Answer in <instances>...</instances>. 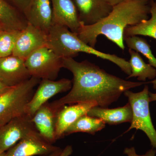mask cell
Segmentation results:
<instances>
[{
    "label": "cell",
    "mask_w": 156,
    "mask_h": 156,
    "mask_svg": "<svg viewBox=\"0 0 156 156\" xmlns=\"http://www.w3.org/2000/svg\"><path fill=\"white\" fill-rule=\"evenodd\" d=\"M36 130L31 117L25 114L10 120L0 126V151L5 152Z\"/></svg>",
    "instance_id": "obj_7"
},
{
    "label": "cell",
    "mask_w": 156,
    "mask_h": 156,
    "mask_svg": "<svg viewBox=\"0 0 156 156\" xmlns=\"http://www.w3.org/2000/svg\"><path fill=\"white\" fill-rule=\"evenodd\" d=\"M50 0H32L24 13L28 23L48 34L52 22V9Z\"/></svg>",
    "instance_id": "obj_15"
},
{
    "label": "cell",
    "mask_w": 156,
    "mask_h": 156,
    "mask_svg": "<svg viewBox=\"0 0 156 156\" xmlns=\"http://www.w3.org/2000/svg\"><path fill=\"white\" fill-rule=\"evenodd\" d=\"M62 67L73 76L72 87L64 97L50 103L58 112L66 105L94 101L98 106L107 108L127 90L152 83L134 82L112 75L87 60L79 62L73 58H62Z\"/></svg>",
    "instance_id": "obj_1"
},
{
    "label": "cell",
    "mask_w": 156,
    "mask_h": 156,
    "mask_svg": "<svg viewBox=\"0 0 156 156\" xmlns=\"http://www.w3.org/2000/svg\"><path fill=\"white\" fill-rule=\"evenodd\" d=\"M62 150L60 149L59 150L56 151L55 152L53 153L50 154L48 155L45 156H59L60 154H61L62 151Z\"/></svg>",
    "instance_id": "obj_30"
},
{
    "label": "cell",
    "mask_w": 156,
    "mask_h": 156,
    "mask_svg": "<svg viewBox=\"0 0 156 156\" xmlns=\"http://www.w3.org/2000/svg\"><path fill=\"white\" fill-rule=\"evenodd\" d=\"M72 87V81L67 79L58 81L42 80L37 91L26 105L25 114L32 118L37 111L50 98L58 93L69 91Z\"/></svg>",
    "instance_id": "obj_8"
},
{
    "label": "cell",
    "mask_w": 156,
    "mask_h": 156,
    "mask_svg": "<svg viewBox=\"0 0 156 156\" xmlns=\"http://www.w3.org/2000/svg\"><path fill=\"white\" fill-rule=\"evenodd\" d=\"M5 153L6 152H1L0 151V156H5Z\"/></svg>",
    "instance_id": "obj_31"
},
{
    "label": "cell",
    "mask_w": 156,
    "mask_h": 156,
    "mask_svg": "<svg viewBox=\"0 0 156 156\" xmlns=\"http://www.w3.org/2000/svg\"><path fill=\"white\" fill-rule=\"evenodd\" d=\"M28 23L23 13L5 0H0V26L3 30L21 31Z\"/></svg>",
    "instance_id": "obj_18"
},
{
    "label": "cell",
    "mask_w": 156,
    "mask_h": 156,
    "mask_svg": "<svg viewBox=\"0 0 156 156\" xmlns=\"http://www.w3.org/2000/svg\"><path fill=\"white\" fill-rule=\"evenodd\" d=\"M152 1L126 0L113 6L110 14L97 23L92 25L82 23L78 36L95 48L98 37L102 35L124 50V31L127 27L137 25L150 18Z\"/></svg>",
    "instance_id": "obj_2"
},
{
    "label": "cell",
    "mask_w": 156,
    "mask_h": 156,
    "mask_svg": "<svg viewBox=\"0 0 156 156\" xmlns=\"http://www.w3.org/2000/svg\"><path fill=\"white\" fill-rule=\"evenodd\" d=\"M53 24L64 26L77 34L82 23L72 0H50Z\"/></svg>",
    "instance_id": "obj_14"
},
{
    "label": "cell",
    "mask_w": 156,
    "mask_h": 156,
    "mask_svg": "<svg viewBox=\"0 0 156 156\" xmlns=\"http://www.w3.org/2000/svg\"><path fill=\"white\" fill-rule=\"evenodd\" d=\"M8 3L24 14L32 0H5Z\"/></svg>",
    "instance_id": "obj_24"
},
{
    "label": "cell",
    "mask_w": 156,
    "mask_h": 156,
    "mask_svg": "<svg viewBox=\"0 0 156 156\" xmlns=\"http://www.w3.org/2000/svg\"><path fill=\"white\" fill-rule=\"evenodd\" d=\"M151 17L136 25L128 26L125 29L124 37L141 35L149 37L156 40V0L151 5Z\"/></svg>",
    "instance_id": "obj_20"
},
{
    "label": "cell",
    "mask_w": 156,
    "mask_h": 156,
    "mask_svg": "<svg viewBox=\"0 0 156 156\" xmlns=\"http://www.w3.org/2000/svg\"><path fill=\"white\" fill-rule=\"evenodd\" d=\"M60 149L46 141L36 130L7 151L5 156H47Z\"/></svg>",
    "instance_id": "obj_9"
},
{
    "label": "cell",
    "mask_w": 156,
    "mask_h": 156,
    "mask_svg": "<svg viewBox=\"0 0 156 156\" xmlns=\"http://www.w3.org/2000/svg\"><path fill=\"white\" fill-rule=\"evenodd\" d=\"M124 41L129 49L142 54L148 60L149 64L156 69V58L153 54L150 45L145 39L137 36L124 37Z\"/></svg>",
    "instance_id": "obj_22"
},
{
    "label": "cell",
    "mask_w": 156,
    "mask_h": 156,
    "mask_svg": "<svg viewBox=\"0 0 156 156\" xmlns=\"http://www.w3.org/2000/svg\"><path fill=\"white\" fill-rule=\"evenodd\" d=\"M41 80L31 77L0 95V126L25 114L26 105L32 97L34 89Z\"/></svg>",
    "instance_id": "obj_4"
},
{
    "label": "cell",
    "mask_w": 156,
    "mask_h": 156,
    "mask_svg": "<svg viewBox=\"0 0 156 156\" xmlns=\"http://www.w3.org/2000/svg\"><path fill=\"white\" fill-rule=\"evenodd\" d=\"M77 11L80 21L85 25L99 22L110 14L113 6L106 0H72Z\"/></svg>",
    "instance_id": "obj_13"
},
{
    "label": "cell",
    "mask_w": 156,
    "mask_h": 156,
    "mask_svg": "<svg viewBox=\"0 0 156 156\" xmlns=\"http://www.w3.org/2000/svg\"><path fill=\"white\" fill-rule=\"evenodd\" d=\"M57 112L48 102L38 109L32 118L33 122L40 135L49 143L56 141L55 127Z\"/></svg>",
    "instance_id": "obj_16"
},
{
    "label": "cell",
    "mask_w": 156,
    "mask_h": 156,
    "mask_svg": "<svg viewBox=\"0 0 156 156\" xmlns=\"http://www.w3.org/2000/svg\"><path fill=\"white\" fill-rule=\"evenodd\" d=\"M20 31L0 30V58L13 54Z\"/></svg>",
    "instance_id": "obj_23"
},
{
    "label": "cell",
    "mask_w": 156,
    "mask_h": 156,
    "mask_svg": "<svg viewBox=\"0 0 156 156\" xmlns=\"http://www.w3.org/2000/svg\"><path fill=\"white\" fill-rule=\"evenodd\" d=\"M149 92L148 87L145 85L140 92L135 93L129 90L124 92L131 105L133 113L131 126L127 132L132 129L143 131L149 139L151 145L156 150V130L151 118Z\"/></svg>",
    "instance_id": "obj_5"
},
{
    "label": "cell",
    "mask_w": 156,
    "mask_h": 156,
    "mask_svg": "<svg viewBox=\"0 0 156 156\" xmlns=\"http://www.w3.org/2000/svg\"><path fill=\"white\" fill-rule=\"evenodd\" d=\"M152 84L153 85V89L156 90V79L153 80ZM149 99L150 102L156 101V93H152V92H149Z\"/></svg>",
    "instance_id": "obj_26"
},
{
    "label": "cell",
    "mask_w": 156,
    "mask_h": 156,
    "mask_svg": "<svg viewBox=\"0 0 156 156\" xmlns=\"http://www.w3.org/2000/svg\"><path fill=\"white\" fill-rule=\"evenodd\" d=\"M47 43V34L28 23L20 32L12 55L24 60Z\"/></svg>",
    "instance_id": "obj_10"
},
{
    "label": "cell",
    "mask_w": 156,
    "mask_h": 156,
    "mask_svg": "<svg viewBox=\"0 0 156 156\" xmlns=\"http://www.w3.org/2000/svg\"><path fill=\"white\" fill-rule=\"evenodd\" d=\"M98 106L94 101L80 102L70 105L60 109L57 112L55 127L56 140L65 136L66 131L80 117L87 115L94 107Z\"/></svg>",
    "instance_id": "obj_12"
},
{
    "label": "cell",
    "mask_w": 156,
    "mask_h": 156,
    "mask_svg": "<svg viewBox=\"0 0 156 156\" xmlns=\"http://www.w3.org/2000/svg\"><path fill=\"white\" fill-rule=\"evenodd\" d=\"M128 52L131 56L129 62L131 74L127 79L137 77L138 80L145 82L147 79L154 80L156 77L155 69L146 63L138 53L131 49H128Z\"/></svg>",
    "instance_id": "obj_19"
},
{
    "label": "cell",
    "mask_w": 156,
    "mask_h": 156,
    "mask_svg": "<svg viewBox=\"0 0 156 156\" xmlns=\"http://www.w3.org/2000/svg\"><path fill=\"white\" fill-rule=\"evenodd\" d=\"M31 77L23 59L13 55L0 58V81L6 87H15Z\"/></svg>",
    "instance_id": "obj_11"
},
{
    "label": "cell",
    "mask_w": 156,
    "mask_h": 156,
    "mask_svg": "<svg viewBox=\"0 0 156 156\" xmlns=\"http://www.w3.org/2000/svg\"><path fill=\"white\" fill-rule=\"evenodd\" d=\"M87 115L100 119L105 124L116 125L131 123L133 113L131 105L128 102L124 106L115 108L95 106L90 109Z\"/></svg>",
    "instance_id": "obj_17"
},
{
    "label": "cell",
    "mask_w": 156,
    "mask_h": 156,
    "mask_svg": "<svg viewBox=\"0 0 156 156\" xmlns=\"http://www.w3.org/2000/svg\"><path fill=\"white\" fill-rule=\"evenodd\" d=\"M47 45L61 58H73L80 53L92 54L111 62L126 74L131 75V68L129 61L115 54L95 50L79 38L77 34L73 32L64 26L52 25L47 34Z\"/></svg>",
    "instance_id": "obj_3"
},
{
    "label": "cell",
    "mask_w": 156,
    "mask_h": 156,
    "mask_svg": "<svg viewBox=\"0 0 156 156\" xmlns=\"http://www.w3.org/2000/svg\"><path fill=\"white\" fill-rule=\"evenodd\" d=\"M10 87H6L5 85L0 81V95H2L4 93L9 90L10 89Z\"/></svg>",
    "instance_id": "obj_28"
},
{
    "label": "cell",
    "mask_w": 156,
    "mask_h": 156,
    "mask_svg": "<svg viewBox=\"0 0 156 156\" xmlns=\"http://www.w3.org/2000/svg\"><path fill=\"white\" fill-rule=\"evenodd\" d=\"M124 153L127 155V156H155L156 150L152 148L144 154L138 155L136 154L134 147H127L125 148Z\"/></svg>",
    "instance_id": "obj_25"
},
{
    "label": "cell",
    "mask_w": 156,
    "mask_h": 156,
    "mask_svg": "<svg viewBox=\"0 0 156 156\" xmlns=\"http://www.w3.org/2000/svg\"><path fill=\"white\" fill-rule=\"evenodd\" d=\"M106 1L111 5L114 6L122 2L126 1V0H106Z\"/></svg>",
    "instance_id": "obj_29"
},
{
    "label": "cell",
    "mask_w": 156,
    "mask_h": 156,
    "mask_svg": "<svg viewBox=\"0 0 156 156\" xmlns=\"http://www.w3.org/2000/svg\"><path fill=\"white\" fill-rule=\"evenodd\" d=\"M31 77L55 80L62 67V58L47 45L31 54L24 60Z\"/></svg>",
    "instance_id": "obj_6"
},
{
    "label": "cell",
    "mask_w": 156,
    "mask_h": 156,
    "mask_svg": "<svg viewBox=\"0 0 156 156\" xmlns=\"http://www.w3.org/2000/svg\"><path fill=\"white\" fill-rule=\"evenodd\" d=\"M73 150L71 146L68 145L62 150L59 156H69L73 153Z\"/></svg>",
    "instance_id": "obj_27"
},
{
    "label": "cell",
    "mask_w": 156,
    "mask_h": 156,
    "mask_svg": "<svg viewBox=\"0 0 156 156\" xmlns=\"http://www.w3.org/2000/svg\"><path fill=\"white\" fill-rule=\"evenodd\" d=\"M105 124L102 120L86 115L80 117L76 122L68 128L65 135L77 132H84L92 134L105 128Z\"/></svg>",
    "instance_id": "obj_21"
},
{
    "label": "cell",
    "mask_w": 156,
    "mask_h": 156,
    "mask_svg": "<svg viewBox=\"0 0 156 156\" xmlns=\"http://www.w3.org/2000/svg\"><path fill=\"white\" fill-rule=\"evenodd\" d=\"M3 30L2 29V28H1V26H0V30Z\"/></svg>",
    "instance_id": "obj_32"
}]
</instances>
